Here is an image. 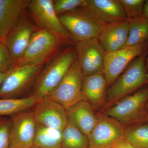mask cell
I'll list each match as a JSON object with an SVG mask.
<instances>
[{"instance_id":"obj_36","label":"cell","mask_w":148,"mask_h":148,"mask_svg":"<svg viewBox=\"0 0 148 148\" xmlns=\"http://www.w3.org/2000/svg\"></svg>"},{"instance_id":"obj_35","label":"cell","mask_w":148,"mask_h":148,"mask_svg":"<svg viewBox=\"0 0 148 148\" xmlns=\"http://www.w3.org/2000/svg\"><path fill=\"white\" fill-rule=\"evenodd\" d=\"M31 148H40L38 147H37L36 146H33V147H32Z\"/></svg>"},{"instance_id":"obj_5","label":"cell","mask_w":148,"mask_h":148,"mask_svg":"<svg viewBox=\"0 0 148 148\" xmlns=\"http://www.w3.org/2000/svg\"><path fill=\"white\" fill-rule=\"evenodd\" d=\"M148 86L127 95L111 106L103 113L127 127L144 123L147 111Z\"/></svg>"},{"instance_id":"obj_6","label":"cell","mask_w":148,"mask_h":148,"mask_svg":"<svg viewBox=\"0 0 148 148\" xmlns=\"http://www.w3.org/2000/svg\"><path fill=\"white\" fill-rule=\"evenodd\" d=\"M44 65L33 64L11 69L0 87V99L22 98L32 90Z\"/></svg>"},{"instance_id":"obj_25","label":"cell","mask_w":148,"mask_h":148,"mask_svg":"<svg viewBox=\"0 0 148 148\" xmlns=\"http://www.w3.org/2000/svg\"><path fill=\"white\" fill-rule=\"evenodd\" d=\"M127 19L143 16L145 0H119Z\"/></svg>"},{"instance_id":"obj_13","label":"cell","mask_w":148,"mask_h":148,"mask_svg":"<svg viewBox=\"0 0 148 148\" xmlns=\"http://www.w3.org/2000/svg\"><path fill=\"white\" fill-rule=\"evenodd\" d=\"M12 126L10 148H31L34 145L36 122L33 111L10 117Z\"/></svg>"},{"instance_id":"obj_12","label":"cell","mask_w":148,"mask_h":148,"mask_svg":"<svg viewBox=\"0 0 148 148\" xmlns=\"http://www.w3.org/2000/svg\"><path fill=\"white\" fill-rule=\"evenodd\" d=\"M38 29L27 8L4 42L9 51L13 63L24 53Z\"/></svg>"},{"instance_id":"obj_19","label":"cell","mask_w":148,"mask_h":148,"mask_svg":"<svg viewBox=\"0 0 148 148\" xmlns=\"http://www.w3.org/2000/svg\"><path fill=\"white\" fill-rule=\"evenodd\" d=\"M68 120L87 137L98 119V114L87 101L82 100L66 109Z\"/></svg>"},{"instance_id":"obj_22","label":"cell","mask_w":148,"mask_h":148,"mask_svg":"<svg viewBox=\"0 0 148 148\" xmlns=\"http://www.w3.org/2000/svg\"><path fill=\"white\" fill-rule=\"evenodd\" d=\"M128 36L126 46H132L148 40V19L143 16L127 19Z\"/></svg>"},{"instance_id":"obj_15","label":"cell","mask_w":148,"mask_h":148,"mask_svg":"<svg viewBox=\"0 0 148 148\" xmlns=\"http://www.w3.org/2000/svg\"><path fill=\"white\" fill-rule=\"evenodd\" d=\"M107 87L103 72L84 76L82 86L84 100L90 104L95 111L104 108Z\"/></svg>"},{"instance_id":"obj_28","label":"cell","mask_w":148,"mask_h":148,"mask_svg":"<svg viewBox=\"0 0 148 148\" xmlns=\"http://www.w3.org/2000/svg\"><path fill=\"white\" fill-rule=\"evenodd\" d=\"M10 53L5 44L0 42V72L9 71L12 66Z\"/></svg>"},{"instance_id":"obj_3","label":"cell","mask_w":148,"mask_h":148,"mask_svg":"<svg viewBox=\"0 0 148 148\" xmlns=\"http://www.w3.org/2000/svg\"><path fill=\"white\" fill-rule=\"evenodd\" d=\"M146 56V51L138 56L109 87L107 92L105 106L106 108H108L122 98L148 84Z\"/></svg>"},{"instance_id":"obj_34","label":"cell","mask_w":148,"mask_h":148,"mask_svg":"<svg viewBox=\"0 0 148 148\" xmlns=\"http://www.w3.org/2000/svg\"><path fill=\"white\" fill-rule=\"evenodd\" d=\"M146 110H147V111H148V101L147 103V105H146Z\"/></svg>"},{"instance_id":"obj_17","label":"cell","mask_w":148,"mask_h":148,"mask_svg":"<svg viewBox=\"0 0 148 148\" xmlns=\"http://www.w3.org/2000/svg\"><path fill=\"white\" fill-rule=\"evenodd\" d=\"M128 36L127 20L106 23L101 29L98 38L106 52H110L125 47Z\"/></svg>"},{"instance_id":"obj_24","label":"cell","mask_w":148,"mask_h":148,"mask_svg":"<svg viewBox=\"0 0 148 148\" xmlns=\"http://www.w3.org/2000/svg\"><path fill=\"white\" fill-rule=\"evenodd\" d=\"M125 139L137 148H148V123L126 127Z\"/></svg>"},{"instance_id":"obj_16","label":"cell","mask_w":148,"mask_h":148,"mask_svg":"<svg viewBox=\"0 0 148 148\" xmlns=\"http://www.w3.org/2000/svg\"><path fill=\"white\" fill-rule=\"evenodd\" d=\"M29 0H0V42H4L28 8Z\"/></svg>"},{"instance_id":"obj_11","label":"cell","mask_w":148,"mask_h":148,"mask_svg":"<svg viewBox=\"0 0 148 148\" xmlns=\"http://www.w3.org/2000/svg\"><path fill=\"white\" fill-rule=\"evenodd\" d=\"M77 60L83 76L103 72L106 51L98 38L76 42Z\"/></svg>"},{"instance_id":"obj_14","label":"cell","mask_w":148,"mask_h":148,"mask_svg":"<svg viewBox=\"0 0 148 148\" xmlns=\"http://www.w3.org/2000/svg\"><path fill=\"white\" fill-rule=\"evenodd\" d=\"M33 108L37 123L46 127L62 131L69 121L66 109L50 98L39 101Z\"/></svg>"},{"instance_id":"obj_26","label":"cell","mask_w":148,"mask_h":148,"mask_svg":"<svg viewBox=\"0 0 148 148\" xmlns=\"http://www.w3.org/2000/svg\"><path fill=\"white\" fill-rule=\"evenodd\" d=\"M11 126L10 117L0 116V148H10Z\"/></svg>"},{"instance_id":"obj_29","label":"cell","mask_w":148,"mask_h":148,"mask_svg":"<svg viewBox=\"0 0 148 148\" xmlns=\"http://www.w3.org/2000/svg\"><path fill=\"white\" fill-rule=\"evenodd\" d=\"M110 148H137L135 147L127 140L125 138H122L114 144Z\"/></svg>"},{"instance_id":"obj_1","label":"cell","mask_w":148,"mask_h":148,"mask_svg":"<svg viewBox=\"0 0 148 148\" xmlns=\"http://www.w3.org/2000/svg\"><path fill=\"white\" fill-rule=\"evenodd\" d=\"M67 45L71 46L58 34L47 29H38L24 53L13 62L11 69L33 64L45 65Z\"/></svg>"},{"instance_id":"obj_33","label":"cell","mask_w":148,"mask_h":148,"mask_svg":"<svg viewBox=\"0 0 148 148\" xmlns=\"http://www.w3.org/2000/svg\"><path fill=\"white\" fill-rule=\"evenodd\" d=\"M146 67L148 70V57L146 59Z\"/></svg>"},{"instance_id":"obj_10","label":"cell","mask_w":148,"mask_h":148,"mask_svg":"<svg viewBox=\"0 0 148 148\" xmlns=\"http://www.w3.org/2000/svg\"><path fill=\"white\" fill-rule=\"evenodd\" d=\"M148 45L147 41L137 45L125 47L112 52H106L103 73L108 87L115 82L133 59L146 51Z\"/></svg>"},{"instance_id":"obj_4","label":"cell","mask_w":148,"mask_h":148,"mask_svg":"<svg viewBox=\"0 0 148 148\" xmlns=\"http://www.w3.org/2000/svg\"><path fill=\"white\" fill-rule=\"evenodd\" d=\"M58 16L61 24L75 42L98 38L106 24L84 7Z\"/></svg>"},{"instance_id":"obj_8","label":"cell","mask_w":148,"mask_h":148,"mask_svg":"<svg viewBox=\"0 0 148 148\" xmlns=\"http://www.w3.org/2000/svg\"><path fill=\"white\" fill-rule=\"evenodd\" d=\"M83 77L77 58L61 82L48 98L56 101L66 109L84 100L82 90Z\"/></svg>"},{"instance_id":"obj_23","label":"cell","mask_w":148,"mask_h":148,"mask_svg":"<svg viewBox=\"0 0 148 148\" xmlns=\"http://www.w3.org/2000/svg\"><path fill=\"white\" fill-rule=\"evenodd\" d=\"M61 148H88L87 136L68 121L62 131Z\"/></svg>"},{"instance_id":"obj_20","label":"cell","mask_w":148,"mask_h":148,"mask_svg":"<svg viewBox=\"0 0 148 148\" xmlns=\"http://www.w3.org/2000/svg\"><path fill=\"white\" fill-rule=\"evenodd\" d=\"M39 101L31 95L19 98L0 99V116L10 117L34 108Z\"/></svg>"},{"instance_id":"obj_31","label":"cell","mask_w":148,"mask_h":148,"mask_svg":"<svg viewBox=\"0 0 148 148\" xmlns=\"http://www.w3.org/2000/svg\"><path fill=\"white\" fill-rule=\"evenodd\" d=\"M10 72V69L6 72H0V87L2 84L6 77H7Z\"/></svg>"},{"instance_id":"obj_27","label":"cell","mask_w":148,"mask_h":148,"mask_svg":"<svg viewBox=\"0 0 148 148\" xmlns=\"http://www.w3.org/2000/svg\"><path fill=\"white\" fill-rule=\"evenodd\" d=\"M84 0H55L53 7L57 15L83 7Z\"/></svg>"},{"instance_id":"obj_7","label":"cell","mask_w":148,"mask_h":148,"mask_svg":"<svg viewBox=\"0 0 148 148\" xmlns=\"http://www.w3.org/2000/svg\"><path fill=\"white\" fill-rule=\"evenodd\" d=\"M27 10L38 29L56 33L69 45H73L74 42L71 35L61 24L54 10L53 0H30Z\"/></svg>"},{"instance_id":"obj_30","label":"cell","mask_w":148,"mask_h":148,"mask_svg":"<svg viewBox=\"0 0 148 148\" xmlns=\"http://www.w3.org/2000/svg\"><path fill=\"white\" fill-rule=\"evenodd\" d=\"M143 16L148 19V0L145 1L143 6Z\"/></svg>"},{"instance_id":"obj_9","label":"cell","mask_w":148,"mask_h":148,"mask_svg":"<svg viewBox=\"0 0 148 148\" xmlns=\"http://www.w3.org/2000/svg\"><path fill=\"white\" fill-rule=\"evenodd\" d=\"M126 128L106 114H98L96 124L88 136V148H110L124 138Z\"/></svg>"},{"instance_id":"obj_2","label":"cell","mask_w":148,"mask_h":148,"mask_svg":"<svg viewBox=\"0 0 148 148\" xmlns=\"http://www.w3.org/2000/svg\"><path fill=\"white\" fill-rule=\"evenodd\" d=\"M77 58L75 47L64 48L43 67L31 95L41 101L49 97Z\"/></svg>"},{"instance_id":"obj_18","label":"cell","mask_w":148,"mask_h":148,"mask_svg":"<svg viewBox=\"0 0 148 148\" xmlns=\"http://www.w3.org/2000/svg\"><path fill=\"white\" fill-rule=\"evenodd\" d=\"M83 7L105 23L127 19L119 0H84Z\"/></svg>"},{"instance_id":"obj_21","label":"cell","mask_w":148,"mask_h":148,"mask_svg":"<svg viewBox=\"0 0 148 148\" xmlns=\"http://www.w3.org/2000/svg\"><path fill=\"white\" fill-rule=\"evenodd\" d=\"M62 131L36 123L34 145L40 148H61Z\"/></svg>"},{"instance_id":"obj_32","label":"cell","mask_w":148,"mask_h":148,"mask_svg":"<svg viewBox=\"0 0 148 148\" xmlns=\"http://www.w3.org/2000/svg\"><path fill=\"white\" fill-rule=\"evenodd\" d=\"M148 123V111L147 112L145 116V119L144 121V123Z\"/></svg>"}]
</instances>
